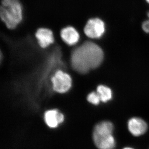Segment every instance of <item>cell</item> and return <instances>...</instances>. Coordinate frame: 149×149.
I'll use <instances>...</instances> for the list:
<instances>
[{"instance_id":"cell-11","label":"cell","mask_w":149,"mask_h":149,"mask_svg":"<svg viewBox=\"0 0 149 149\" xmlns=\"http://www.w3.org/2000/svg\"><path fill=\"white\" fill-rule=\"evenodd\" d=\"M87 100L93 104L97 105L100 103V99L97 93L92 92L87 96Z\"/></svg>"},{"instance_id":"cell-3","label":"cell","mask_w":149,"mask_h":149,"mask_svg":"<svg viewBox=\"0 0 149 149\" xmlns=\"http://www.w3.org/2000/svg\"><path fill=\"white\" fill-rule=\"evenodd\" d=\"M113 127L111 122L105 121L97 124L93 132V138L99 149H114L116 141L113 136Z\"/></svg>"},{"instance_id":"cell-4","label":"cell","mask_w":149,"mask_h":149,"mask_svg":"<svg viewBox=\"0 0 149 149\" xmlns=\"http://www.w3.org/2000/svg\"><path fill=\"white\" fill-rule=\"evenodd\" d=\"M105 31L104 22L99 18H91L86 23L84 28V34L91 38L101 37Z\"/></svg>"},{"instance_id":"cell-8","label":"cell","mask_w":149,"mask_h":149,"mask_svg":"<svg viewBox=\"0 0 149 149\" xmlns=\"http://www.w3.org/2000/svg\"><path fill=\"white\" fill-rule=\"evenodd\" d=\"M61 37L67 44L72 46L77 43L80 38L78 31L71 26L65 27L61 32Z\"/></svg>"},{"instance_id":"cell-14","label":"cell","mask_w":149,"mask_h":149,"mask_svg":"<svg viewBox=\"0 0 149 149\" xmlns=\"http://www.w3.org/2000/svg\"><path fill=\"white\" fill-rule=\"evenodd\" d=\"M148 17H149V13H148Z\"/></svg>"},{"instance_id":"cell-12","label":"cell","mask_w":149,"mask_h":149,"mask_svg":"<svg viewBox=\"0 0 149 149\" xmlns=\"http://www.w3.org/2000/svg\"><path fill=\"white\" fill-rule=\"evenodd\" d=\"M132 149V148H128V147H127V148H124V149Z\"/></svg>"},{"instance_id":"cell-1","label":"cell","mask_w":149,"mask_h":149,"mask_svg":"<svg viewBox=\"0 0 149 149\" xmlns=\"http://www.w3.org/2000/svg\"><path fill=\"white\" fill-rule=\"evenodd\" d=\"M101 48L92 42H86L73 51L71 62L73 69L80 73L85 74L97 67L103 59Z\"/></svg>"},{"instance_id":"cell-7","label":"cell","mask_w":149,"mask_h":149,"mask_svg":"<svg viewBox=\"0 0 149 149\" xmlns=\"http://www.w3.org/2000/svg\"><path fill=\"white\" fill-rule=\"evenodd\" d=\"M35 36L40 46L42 48H47L54 41L53 32L48 29H39L36 32Z\"/></svg>"},{"instance_id":"cell-5","label":"cell","mask_w":149,"mask_h":149,"mask_svg":"<svg viewBox=\"0 0 149 149\" xmlns=\"http://www.w3.org/2000/svg\"><path fill=\"white\" fill-rule=\"evenodd\" d=\"M54 90L56 92L64 93L70 89L72 85V79L70 76L62 71H58L51 79Z\"/></svg>"},{"instance_id":"cell-13","label":"cell","mask_w":149,"mask_h":149,"mask_svg":"<svg viewBox=\"0 0 149 149\" xmlns=\"http://www.w3.org/2000/svg\"><path fill=\"white\" fill-rule=\"evenodd\" d=\"M146 1H147L148 3H149V0H146Z\"/></svg>"},{"instance_id":"cell-9","label":"cell","mask_w":149,"mask_h":149,"mask_svg":"<svg viewBox=\"0 0 149 149\" xmlns=\"http://www.w3.org/2000/svg\"><path fill=\"white\" fill-rule=\"evenodd\" d=\"M45 120L48 127L55 128L63 121L64 116L56 110H50L45 113Z\"/></svg>"},{"instance_id":"cell-10","label":"cell","mask_w":149,"mask_h":149,"mask_svg":"<svg viewBox=\"0 0 149 149\" xmlns=\"http://www.w3.org/2000/svg\"><path fill=\"white\" fill-rule=\"evenodd\" d=\"M97 93L99 94L100 101L103 102H106L112 97V93L110 88L105 86L100 85L97 88Z\"/></svg>"},{"instance_id":"cell-2","label":"cell","mask_w":149,"mask_h":149,"mask_svg":"<svg viewBox=\"0 0 149 149\" xmlns=\"http://www.w3.org/2000/svg\"><path fill=\"white\" fill-rule=\"evenodd\" d=\"M0 15L8 28H16L23 18L22 7L19 0H2Z\"/></svg>"},{"instance_id":"cell-6","label":"cell","mask_w":149,"mask_h":149,"mask_svg":"<svg viewBox=\"0 0 149 149\" xmlns=\"http://www.w3.org/2000/svg\"><path fill=\"white\" fill-rule=\"evenodd\" d=\"M128 128L130 132L136 136L144 134L147 130V124L141 119L133 118L128 121Z\"/></svg>"}]
</instances>
